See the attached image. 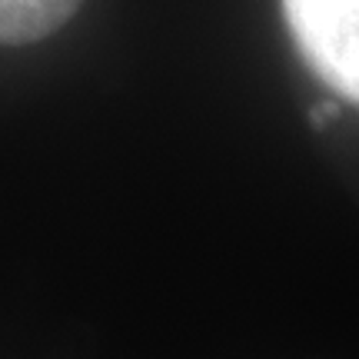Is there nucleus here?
Listing matches in <instances>:
<instances>
[{
	"instance_id": "1",
	"label": "nucleus",
	"mask_w": 359,
	"mask_h": 359,
	"mask_svg": "<svg viewBox=\"0 0 359 359\" xmlns=\"http://www.w3.org/2000/svg\"><path fill=\"white\" fill-rule=\"evenodd\" d=\"M306 67L359 103V0H280Z\"/></svg>"
},
{
	"instance_id": "2",
	"label": "nucleus",
	"mask_w": 359,
	"mask_h": 359,
	"mask_svg": "<svg viewBox=\"0 0 359 359\" xmlns=\"http://www.w3.org/2000/svg\"><path fill=\"white\" fill-rule=\"evenodd\" d=\"M80 0H0V43H34L50 37L77 13Z\"/></svg>"
}]
</instances>
